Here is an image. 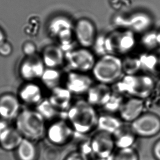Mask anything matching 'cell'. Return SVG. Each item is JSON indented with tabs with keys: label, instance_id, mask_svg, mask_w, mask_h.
Returning <instances> with one entry per match:
<instances>
[{
	"label": "cell",
	"instance_id": "1",
	"mask_svg": "<svg viewBox=\"0 0 160 160\" xmlns=\"http://www.w3.org/2000/svg\"><path fill=\"white\" fill-rule=\"evenodd\" d=\"M98 112L87 100H79L72 103L66 112V120L74 132L87 135L97 127Z\"/></svg>",
	"mask_w": 160,
	"mask_h": 160
},
{
	"label": "cell",
	"instance_id": "2",
	"mask_svg": "<svg viewBox=\"0 0 160 160\" xmlns=\"http://www.w3.org/2000/svg\"><path fill=\"white\" fill-rule=\"evenodd\" d=\"M114 84L113 91L142 100L152 95L156 86L154 79L147 74H125Z\"/></svg>",
	"mask_w": 160,
	"mask_h": 160
},
{
	"label": "cell",
	"instance_id": "3",
	"mask_svg": "<svg viewBox=\"0 0 160 160\" xmlns=\"http://www.w3.org/2000/svg\"><path fill=\"white\" fill-rule=\"evenodd\" d=\"M15 128L24 138L36 142L46 136V120L36 110L24 109L15 119Z\"/></svg>",
	"mask_w": 160,
	"mask_h": 160
},
{
	"label": "cell",
	"instance_id": "4",
	"mask_svg": "<svg viewBox=\"0 0 160 160\" xmlns=\"http://www.w3.org/2000/svg\"><path fill=\"white\" fill-rule=\"evenodd\" d=\"M91 71L98 82L109 85L115 84L123 76L122 59L117 55L107 54L96 60Z\"/></svg>",
	"mask_w": 160,
	"mask_h": 160
},
{
	"label": "cell",
	"instance_id": "5",
	"mask_svg": "<svg viewBox=\"0 0 160 160\" xmlns=\"http://www.w3.org/2000/svg\"><path fill=\"white\" fill-rule=\"evenodd\" d=\"M74 24L65 15H57L49 22L48 31L51 37L58 39V46L66 53L74 49Z\"/></svg>",
	"mask_w": 160,
	"mask_h": 160
},
{
	"label": "cell",
	"instance_id": "6",
	"mask_svg": "<svg viewBox=\"0 0 160 160\" xmlns=\"http://www.w3.org/2000/svg\"><path fill=\"white\" fill-rule=\"evenodd\" d=\"M136 42L134 33L131 31H114L106 36L107 52L117 56L128 54L134 48Z\"/></svg>",
	"mask_w": 160,
	"mask_h": 160
},
{
	"label": "cell",
	"instance_id": "7",
	"mask_svg": "<svg viewBox=\"0 0 160 160\" xmlns=\"http://www.w3.org/2000/svg\"><path fill=\"white\" fill-rule=\"evenodd\" d=\"M154 20L150 14L139 11L126 17H119L114 20L115 26L121 30H128L133 32L145 33L151 30Z\"/></svg>",
	"mask_w": 160,
	"mask_h": 160
},
{
	"label": "cell",
	"instance_id": "8",
	"mask_svg": "<svg viewBox=\"0 0 160 160\" xmlns=\"http://www.w3.org/2000/svg\"><path fill=\"white\" fill-rule=\"evenodd\" d=\"M65 61L72 71L87 73L92 71L96 60L93 52L82 47L65 53Z\"/></svg>",
	"mask_w": 160,
	"mask_h": 160
},
{
	"label": "cell",
	"instance_id": "9",
	"mask_svg": "<svg viewBox=\"0 0 160 160\" xmlns=\"http://www.w3.org/2000/svg\"><path fill=\"white\" fill-rule=\"evenodd\" d=\"M130 128L137 136L152 138L160 132V117L154 112H143L131 123Z\"/></svg>",
	"mask_w": 160,
	"mask_h": 160
},
{
	"label": "cell",
	"instance_id": "10",
	"mask_svg": "<svg viewBox=\"0 0 160 160\" xmlns=\"http://www.w3.org/2000/svg\"><path fill=\"white\" fill-rule=\"evenodd\" d=\"M74 131L65 119H58L50 124L47 129L46 136L54 145H63L73 139Z\"/></svg>",
	"mask_w": 160,
	"mask_h": 160
},
{
	"label": "cell",
	"instance_id": "11",
	"mask_svg": "<svg viewBox=\"0 0 160 160\" xmlns=\"http://www.w3.org/2000/svg\"><path fill=\"white\" fill-rule=\"evenodd\" d=\"M90 143L92 153L95 155L97 160L114 155L115 144L112 134L98 131L92 137Z\"/></svg>",
	"mask_w": 160,
	"mask_h": 160
},
{
	"label": "cell",
	"instance_id": "12",
	"mask_svg": "<svg viewBox=\"0 0 160 160\" xmlns=\"http://www.w3.org/2000/svg\"><path fill=\"white\" fill-rule=\"evenodd\" d=\"M73 32L75 39L82 48H91L98 36L95 25L87 18H82L76 22Z\"/></svg>",
	"mask_w": 160,
	"mask_h": 160
},
{
	"label": "cell",
	"instance_id": "13",
	"mask_svg": "<svg viewBox=\"0 0 160 160\" xmlns=\"http://www.w3.org/2000/svg\"><path fill=\"white\" fill-rule=\"evenodd\" d=\"M46 68L41 57L35 55L26 57L22 61L19 68V73L22 79L29 82L40 79Z\"/></svg>",
	"mask_w": 160,
	"mask_h": 160
},
{
	"label": "cell",
	"instance_id": "14",
	"mask_svg": "<svg viewBox=\"0 0 160 160\" xmlns=\"http://www.w3.org/2000/svg\"><path fill=\"white\" fill-rule=\"evenodd\" d=\"M92 85V79L86 73L71 71L67 74L65 88L72 95H81L87 93Z\"/></svg>",
	"mask_w": 160,
	"mask_h": 160
},
{
	"label": "cell",
	"instance_id": "15",
	"mask_svg": "<svg viewBox=\"0 0 160 160\" xmlns=\"http://www.w3.org/2000/svg\"><path fill=\"white\" fill-rule=\"evenodd\" d=\"M21 110L18 97L12 93L0 96V119L8 122L15 120Z\"/></svg>",
	"mask_w": 160,
	"mask_h": 160
},
{
	"label": "cell",
	"instance_id": "16",
	"mask_svg": "<svg viewBox=\"0 0 160 160\" xmlns=\"http://www.w3.org/2000/svg\"><path fill=\"white\" fill-rule=\"evenodd\" d=\"M144 107V100L130 98L123 102L119 112L120 118L123 122L132 123L143 114Z\"/></svg>",
	"mask_w": 160,
	"mask_h": 160
},
{
	"label": "cell",
	"instance_id": "17",
	"mask_svg": "<svg viewBox=\"0 0 160 160\" xmlns=\"http://www.w3.org/2000/svg\"><path fill=\"white\" fill-rule=\"evenodd\" d=\"M112 91L109 85L98 82L93 84L87 92V101L94 107H103L110 98Z\"/></svg>",
	"mask_w": 160,
	"mask_h": 160
},
{
	"label": "cell",
	"instance_id": "18",
	"mask_svg": "<svg viewBox=\"0 0 160 160\" xmlns=\"http://www.w3.org/2000/svg\"><path fill=\"white\" fill-rule=\"evenodd\" d=\"M72 94L65 87H57L51 90L48 100L61 112H66L71 106Z\"/></svg>",
	"mask_w": 160,
	"mask_h": 160
},
{
	"label": "cell",
	"instance_id": "19",
	"mask_svg": "<svg viewBox=\"0 0 160 160\" xmlns=\"http://www.w3.org/2000/svg\"><path fill=\"white\" fill-rule=\"evenodd\" d=\"M41 58L46 68H58L65 61V53L55 44H50L44 48Z\"/></svg>",
	"mask_w": 160,
	"mask_h": 160
},
{
	"label": "cell",
	"instance_id": "20",
	"mask_svg": "<svg viewBox=\"0 0 160 160\" xmlns=\"http://www.w3.org/2000/svg\"><path fill=\"white\" fill-rule=\"evenodd\" d=\"M18 98L25 104L37 106L43 99L42 90L39 85L29 82L20 89Z\"/></svg>",
	"mask_w": 160,
	"mask_h": 160
},
{
	"label": "cell",
	"instance_id": "21",
	"mask_svg": "<svg viewBox=\"0 0 160 160\" xmlns=\"http://www.w3.org/2000/svg\"><path fill=\"white\" fill-rule=\"evenodd\" d=\"M123 125V121L120 118L115 117L112 114L107 113L98 116L96 128L98 131L113 135Z\"/></svg>",
	"mask_w": 160,
	"mask_h": 160
},
{
	"label": "cell",
	"instance_id": "22",
	"mask_svg": "<svg viewBox=\"0 0 160 160\" xmlns=\"http://www.w3.org/2000/svg\"><path fill=\"white\" fill-rule=\"evenodd\" d=\"M115 147L120 149L133 147L136 141L137 136L130 127L123 126L112 135Z\"/></svg>",
	"mask_w": 160,
	"mask_h": 160
},
{
	"label": "cell",
	"instance_id": "23",
	"mask_svg": "<svg viewBox=\"0 0 160 160\" xmlns=\"http://www.w3.org/2000/svg\"><path fill=\"white\" fill-rule=\"evenodd\" d=\"M23 138L15 128L10 127L0 137V145L3 149L8 151L16 150Z\"/></svg>",
	"mask_w": 160,
	"mask_h": 160
},
{
	"label": "cell",
	"instance_id": "24",
	"mask_svg": "<svg viewBox=\"0 0 160 160\" xmlns=\"http://www.w3.org/2000/svg\"><path fill=\"white\" fill-rule=\"evenodd\" d=\"M36 110L45 120H52L57 118L66 120V112H61L51 104L48 98L43 99L36 106Z\"/></svg>",
	"mask_w": 160,
	"mask_h": 160
},
{
	"label": "cell",
	"instance_id": "25",
	"mask_svg": "<svg viewBox=\"0 0 160 160\" xmlns=\"http://www.w3.org/2000/svg\"><path fill=\"white\" fill-rule=\"evenodd\" d=\"M16 153L19 160H36L37 149L35 142L23 138L16 149Z\"/></svg>",
	"mask_w": 160,
	"mask_h": 160
},
{
	"label": "cell",
	"instance_id": "26",
	"mask_svg": "<svg viewBox=\"0 0 160 160\" xmlns=\"http://www.w3.org/2000/svg\"><path fill=\"white\" fill-rule=\"evenodd\" d=\"M40 79L44 87L51 91L60 86L62 74L58 68H46Z\"/></svg>",
	"mask_w": 160,
	"mask_h": 160
},
{
	"label": "cell",
	"instance_id": "27",
	"mask_svg": "<svg viewBox=\"0 0 160 160\" xmlns=\"http://www.w3.org/2000/svg\"><path fill=\"white\" fill-rule=\"evenodd\" d=\"M124 101L122 95L113 91L110 98L103 108L106 112L113 114L115 112H119Z\"/></svg>",
	"mask_w": 160,
	"mask_h": 160
},
{
	"label": "cell",
	"instance_id": "28",
	"mask_svg": "<svg viewBox=\"0 0 160 160\" xmlns=\"http://www.w3.org/2000/svg\"><path fill=\"white\" fill-rule=\"evenodd\" d=\"M123 74L125 75L137 74L141 69V62L139 58L128 56L122 59Z\"/></svg>",
	"mask_w": 160,
	"mask_h": 160
},
{
	"label": "cell",
	"instance_id": "29",
	"mask_svg": "<svg viewBox=\"0 0 160 160\" xmlns=\"http://www.w3.org/2000/svg\"><path fill=\"white\" fill-rule=\"evenodd\" d=\"M139 154L133 147L120 149L114 155V160H139Z\"/></svg>",
	"mask_w": 160,
	"mask_h": 160
},
{
	"label": "cell",
	"instance_id": "30",
	"mask_svg": "<svg viewBox=\"0 0 160 160\" xmlns=\"http://www.w3.org/2000/svg\"><path fill=\"white\" fill-rule=\"evenodd\" d=\"M144 34L142 38V43L145 48L148 49H152L159 46L157 31L150 30Z\"/></svg>",
	"mask_w": 160,
	"mask_h": 160
},
{
	"label": "cell",
	"instance_id": "31",
	"mask_svg": "<svg viewBox=\"0 0 160 160\" xmlns=\"http://www.w3.org/2000/svg\"><path fill=\"white\" fill-rule=\"evenodd\" d=\"M106 36L103 34L98 35L91 47L93 49V53L100 57L108 54L106 48Z\"/></svg>",
	"mask_w": 160,
	"mask_h": 160
},
{
	"label": "cell",
	"instance_id": "32",
	"mask_svg": "<svg viewBox=\"0 0 160 160\" xmlns=\"http://www.w3.org/2000/svg\"><path fill=\"white\" fill-rule=\"evenodd\" d=\"M22 50L26 57H30L36 55L37 48L35 44L32 42H26L22 46Z\"/></svg>",
	"mask_w": 160,
	"mask_h": 160
},
{
	"label": "cell",
	"instance_id": "33",
	"mask_svg": "<svg viewBox=\"0 0 160 160\" xmlns=\"http://www.w3.org/2000/svg\"><path fill=\"white\" fill-rule=\"evenodd\" d=\"M13 52V47L8 42L4 41L0 45V55L4 58L10 56Z\"/></svg>",
	"mask_w": 160,
	"mask_h": 160
},
{
	"label": "cell",
	"instance_id": "34",
	"mask_svg": "<svg viewBox=\"0 0 160 160\" xmlns=\"http://www.w3.org/2000/svg\"><path fill=\"white\" fill-rule=\"evenodd\" d=\"M44 158L46 160H58L60 153L58 150L54 148H48L44 154Z\"/></svg>",
	"mask_w": 160,
	"mask_h": 160
},
{
	"label": "cell",
	"instance_id": "35",
	"mask_svg": "<svg viewBox=\"0 0 160 160\" xmlns=\"http://www.w3.org/2000/svg\"><path fill=\"white\" fill-rule=\"evenodd\" d=\"M65 160H89V156L80 151L74 152L67 156Z\"/></svg>",
	"mask_w": 160,
	"mask_h": 160
},
{
	"label": "cell",
	"instance_id": "36",
	"mask_svg": "<svg viewBox=\"0 0 160 160\" xmlns=\"http://www.w3.org/2000/svg\"><path fill=\"white\" fill-rule=\"evenodd\" d=\"M152 154L156 160H160V138L154 143L152 148Z\"/></svg>",
	"mask_w": 160,
	"mask_h": 160
},
{
	"label": "cell",
	"instance_id": "37",
	"mask_svg": "<svg viewBox=\"0 0 160 160\" xmlns=\"http://www.w3.org/2000/svg\"><path fill=\"white\" fill-rule=\"evenodd\" d=\"M11 126L9 125L8 121L0 119V137L6 132Z\"/></svg>",
	"mask_w": 160,
	"mask_h": 160
},
{
	"label": "cell",
	"instance_id": "38",
	"mask_svg": "<svg viewBox=\"0 0 160 160\" xmlns=\"http://www.w3.org/2000/svg\"><path fill=\"white\" fill-rule=\"evenodd\" d=\"M6 41V35L1 28H0V45Z\"/></svg>",
	"mask_w": 160,
	"mask_h": 160
},
{
	"label": "cell",
	"instance_id": "39",
	"mask_svg": "<svg viewBox=\"0 0 160 160\" xmlns=\"http://www.w3.org/2000/svg\"><path fill=\"white\" fill-rule=\"evenodd\" d=\"M155 89H156V91H157V95L158 96V97L160 98V82H159V84L158 85L155 86Z\"/></svg>",
	"mask_w": 160,
	"mask_h": 160
},
{
	"label": "cell",
	"instance_id": "40",
	"mask_svg": "<svg viewBox=\"0 0 160 160\" xmlns=\"http://www.w3.org/2000/svg\"><path fill=\"white\" fill-rule=\"evenodd\" d=\"M157 37H158V44L160 47V28L158 31H157Z\"/></svg>",
	"mask_w": 160,
	"mask_h": 160
},
{
	"label": "cell",
	"instance_id": "41",
	"mask_svg": "<svg viewBox=\"0 0 160 160\" xmlns=\"http://www.w3.org/2000/svg\"><path fill=\"white\" fill-rule=\"evenodd\" d=\"M158 61H159V65H160V54H159V56H158Z\"/></svg>",
	"mask_w": 160,
	"mask_h": 160
}]
</instances>
